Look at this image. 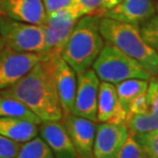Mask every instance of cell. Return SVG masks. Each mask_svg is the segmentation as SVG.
<instances>
[{
	"label": "cell",
	"instance_id": "6da1fadb",
	"mask_svg": "<svg viewBox=\"0 0 158 158\" xmlns=\"http://www.w3.org/2000/svg\"><path fill=\"white\" fill-rule=\"evenodd\" d=\"M57 57H43L25 77L0 93L19 99L42 122L61 120L63 112L55 83Z\"/></svg>",
	"mask_w": 158,
	"mask_h": 158
},
{
	"label": "cell",
	"instance_id": "7a4b0ae2",
	"mask_svg": "<svg viewBox=\"0 0 158 158\" xmlns=\"http://www.w3.org/2000/svg\"><path fill=\"white\" fill-rule=\"evenodd\" d=\"M100 19L96 15L81 16L61 50L60 55L76 73L90 69L103 48L105 40L100 34Z\"/></svg>",
	"mask_w": 158,
	"mask_h": 158
},
{
	"label": "cell",
	"instance_id": "3957f363",
	"mask_svg": "<svg viewBox=\"0 0 158 158\" xmlns=\"http://www.w3.org/2000/svg\"><path fill=\"white\" fill-rule=\"evenodd\" d=\"M99 30L106 42L139 61L152 77L157 76L158 53L143 39L139 26L102 16Z\"/></svg>",
	"mask_w": 158,
	"mask_h": 158
},
{
	"label": "cell",
	"instance_id": "277c9868",
	"mask_svg": "<svg viewBox=\"0 0 158 158\" xmlns=\"http://www.w3.org/2000/svg\"><path fill=\"white\" fill-rule=\"evenodd\" d=\"M92 69L100 81L113 85L129 79L150 80L152 77L139 61L106 41Z\"/></svg>",
	"mask_w": 158,
	"mask_h": 158
},
{
	"label": "cell",
	"instance_id": "5b68a950",
	"mask_svg": "<svg viewBox=\"0 0 158 158\" xmlns=\"http://www.w3.org/2000/svg\"><path fill=\"white\" fill-rule=\"evenodd\" d=\"M0 36L4 46L11 50L41 53L44 46L45 25L23 23L0 15Z\"/></svg>",
	"mask_w": 158,
	"mask_h": 158
},
{
	"label": "cell",
	"instance_id": "8992f818",
	"mask_svg": "<svg viewBox=\"0 0 158 158\" xmlns=\"http://www.w3.org/2000/svg\"><path fill=\"white\" fill-rule=\"evenodd\" d=\"M80 18L72 5L47 15L44 46L41 54L44 57H54L61 54L63 46Z\"/></svg>",
	"mask_w": 158,
	"mask_h": 158
},
{
	"label": "cell",
	"instance_id": "52a82bcc",
	"mask_svg": "<svg viewBox=\"0 0 158 158\" xmlns=\"http://www.w3.org/2000/svg\"><path fill=\"white\" fill-rule=\"evenodd\" d=\"M43 57L41 53L18 52L3 47L0 50V91L25 77Z\"/></svg>",
	"mask_w": 158,
	"mask_h": 158
},
{
	"label": "cell",
	"instance_id": "ba28073f",
	"mask_svg": "<svg viewBox=\"0 0 158 158\" xmlns=\"http://www.w3.org/2000/svg\"><path fill=\"white\" fill-rule=\"evenodd\" d=\"M100 80L93 69L77 73V90L72 113L97 122Z\"/></svg>",
	"mask_w": 158,
	"mask_h": 158
},
{
	"label": "cell",
	"instance_id": "9c48e42d",
	"mask_svg": "<svg viewBox=\"0 0 158 158\" xmlns=\"http://www.w3.org/2000/svg\"><path fill=\"white\" fill-rule=\"evenodd\" d=\"M129 136L126 124L110 123L97 124L93 145L94 158H117Z\"/></svg>",
	"mask_w": 158,
	"mask_h": 158
},
{
	"label": "cell",
	"instance_id": "30bf717a",
	"mask_svg": "<svg viewBox=\"0 0 158 158\" xmlns=\"http://www.w3.org/2000/svg\"><path fill=\"white\" fill-rule=\"evenodd\" d=\"M66 132L79 158H94L93 145L96 134V122L69 113L62 117Z\"/></svg>",
	"mask_w": 158,
	"mask_h": 158
},
{
	"label": "cell",
	"instance_id": "8fae6325",
	"mask_svg": "<svg viewBox=\"0 0 158 158\" xmlns=\"http://www.w3.org/2000/svg\"><path fill=\"white\" fill-rule=\"evenodd\" d=\"M39 133L54 158H79L62 119L41 122Z\"/></svg>",
	"mask_w": 158,
	"mask_h": 158
},
{
	"label": "cell",
	"instance_id": "7c38bea8",
	"mask_svg": "<svg viewBox=\"0 0 158 158\" xmlns=\"http://www.w3.org/2000/svg\"><path fill=\"white\" fill-rule=\"evenodd\" d=\"M127 114L118 100L115 86L101 81L97 101V122L126 124Z\"/></svg>",
	"mask_w": 158,
	"mask_h": 158
},
{
	"label": "cell",
	"instance_id": "4fadbf2b",
	"mask_svg": "<svg viewBox=\"0 0 158 158\" xmlns=\"http://www.w3.org/2000/svg\"><path fill=\"white\" fill-rule=\"evenodd\" d=\"M155 13L154 0H123L104 12L102 16L140 27Z\"/></svg>",
	"mask_w": 158,
	"mask_h": 158
},
{
	"label": "cell",
	"instance_id": "5bb4252c",
	"mask_svg": "<svg viewBox=\"0 0 158 158\" xmlns=\"http://www.w3.org/2000/svg\"><path fill=\"white\" fill-rule=\"evenodd\" d=\"M0 15L35 25H45L47 22L42 0H0Z\"/></svg>",
	"mask_w": 158,
	"mask_h": 158
},
{
	"label": "cell",
	"instance_id": "9a60e30c",
	"mask_svg": "<svg viewBox=\"0 0 158 158\" xmlns=\"http://www.w3.org/2000/svg\"><path fill=\"white\" fill-rule=\"evenodd\" d=\"M55 83L63 116L72 113L77 90V73L58 56L55 64Z\"/></svg>",
	"mask_w": 158,
	"mask_h": 158
},
{
	"label": "cell",
	"instance_id": "2e32d148",
	"mask_svg": "<svg viewBox=\"0 0 158 158\" xmlns=\"http://www.w3.org/2000/svg\"><path fill=\"white\" fill-rule=\"evenodd\" d=\"M39 134V124L27 119L0 116V135L15 142L25 143Z\"/></svg>",
	"mask_w": 158,
	"mask_h": 158
},
{
	"label": "cell",
	"instance_id": "e0dca14e",
	"mask_svg": "<svg viewBox=\"0 0 158 158\" xmlns=\"http://www.w3.org/2000/svg\"><path fill=\"white\" fill-rule=\"evenodd\" d=\"M0 116L27 119L37 124H40L42 122L22 101L15 97L3 95L1 93H0Z\"/></svg>",
	"mask_w": 158,
	"mask_h": 158
},
{
	"label": "cell",
	"instance_id": "ac0fdd59",
	"mask_svg": "<svg viewBox=\"0 0 158 158\" xmlns=\"http://www.w3.org/2000/svg\"><path fill=\"white\" fill-rule=\"evenodd\" d=\"M148 82H149V80L129 79L114 85L119 102L123 108L127 111V113H129V106L132 100L135 99L137 96L141 95V94L146 93L148 88Z\"/></svg>",
	"mask_w": 158,
	"mask_h": 158
},
{
	"label": "cell",
	"instance_id": "d6986e66",
	"mask_svg": "<svg viewBox=\"0 0 158 158\" xmlns=\"http://www.w3.org/2000/svg\"><path fill=\"white\" fill-rule=\"evenodd\" d=\"M126 126L130 135L152 132L158 129V114L151 111L142 114H129Z\"/></svg>",
	"mask_w": 158,
	"mask_h": 158
},
{
	"label": "cell",
	"instance_id": "ffe728a7",
	"mask_svg": "<svg viewBox=\"0 0 158 158\" xmlns=\"http://www.w3.org/2000/svg\"><path fill=\"white\" fill-rule=\"evenodd\" d=\"M13 158H54V156L44 140L41 137L36 136L22 143L18 153Z\"/></svg>",
	"mask_w": 158,
	"mask_h": 158
},
{
	"label": "cell",
	"instance_id": "44dd1931",
	"mask_svg": "<svg viewBox=\"0 0 158 158\" xmlns=\"http://www.w3.org/2000/svg\"><path fill=\"white\" fill-rule=\"evenodd\" d=\"M131 136L139 143L147 158H158V129L149 133Z\"/></svg>",
	"mask_w": 158,
	"mask_h": 158
},
{
	"label": "cell",
	"instance_id": "7402d4cb",
	"mask_svg": "<svg viewBox=\"0 0 158 158\" xmlns=\"http://www.w3.org/2000/svg\"><path fill=\"white\" fill-rule=\"evenodd\" d=\"M140 32L145 42L158 53V13L140 26Z\"/></svg>",
	"mask_w": 158,
	"mask_h": 158
},
{
	"label": "cell",
	"instance_id": "603a6c76",
	"mask_svg": "<svg viewBox=\"0 0 158 158\" xmlns=\"http://www.w3.org/2000/svg\"><path fill=\"white\" fill-rule=\"evenodd\" d=\"M117 158H147L139 143L134 139L133 136H129L123 146L120 149Z\"/></svg>",
	"mask_w": 158,
	"mask_h": 158
},
{
	"label": "cell",
	"instance_id": "cb8c5ba5",
	"mask_svg": "<svg viewBox=\"0 0 158 158\" xmlns=\"http://www.w3.org/2000/svg\"><path fill=\"white\" fill-rule=\"evenodd\" d=\"M148 110L158 114V77H151L146 91Z\"/></svg>",
	"mask_w": 158,
	"mask_h": 158
},
{
	"label": "cell",
	"instance_id": "d4e9b609",
	"mask_svg": "<svg viewBox=\"0 0 158 158\" xmlns=\"http://www.w3.org/2000/svg\"><path fill=\"white\" fill-rule=\"evenodd\" d=\"M103 0H75L72 6L80 16L93 15L99 8Z\"/></svg>",
	"mask_w": 158,
	"mask_h": 158
},
{
	"label": "cell",
	"instance_id": "484cf974",
	"mask_svg": "<svg viewBox=\"0 0 158 158\" xmlns=\"http://www.w3.org/2000/svg\"><path fill=\"white\" fill-rule=\"evenodd\" d=\"M21 147V143L15 142L0 135V158H13Z\"/></svg>",
	"mask_w": 158,
	"mask_h": 158
},
{
	"label": "cell",
	"instance_id": "4316f807",
	"mask_svg": "<svg viewBox=\"0 0 158 158\" xmlns=\"http://www.w3.org/2000/svg\"><path fill=\"white\" fill-rule=\"evenodd\" d=\"M148 104L146 99V93L137 96L132 100L129 106V114H142L148 112Z\"/></svg>",
	"mask_w": 158,
	"mask_h": 158
},
{
	"label": "cell",
	"instance_id": "83f0119b",
	"mask_svg": "<svg viewBox=\"0 0 158 158\" xmlns=\"http://www.w3.org/2000/svg\"><path fill=\"white\" fill-rule=\"evenodd\" d=\"M46 15L54 12L59 9L69 7L73 3L75 0H42Z\"/></svg>",
	"mask_w": 158,
	"mask_h": 158
},
{
	"label": "cell",
	"instance_id": "f1b7e54d",
	"mask_svg": "<svg viewBox=\"0 0 158 158\" xmlns=\"http://www.w3.org/2000/svg\"><path fill=\"white\" fill-rule=\"evenodd\" d=\"M123 0H103L102 3L100 4L99 8L97 9V10L93 13V15H96L98 16H102L103 13L107 11L108 9L114 7L115 5L118 4L119 2H122Z\"/></svg>",
	"mask_w": 158,
	"mask_h": 158
},
{
	"label": "cell",
	"instance_id": "f546056e",
	"mask_svg": "<svg viewBox=\"0 0 158 158\" xmlns=\"http://www.w3.org/2000/svg\"><path fill=\"white\" fill-rule=\"evenodd\" d=\"M3 47H4V44H3V41H2V39H1V36H0V50H1Z\"/></svg>",
	"mask_w": 158,
	"mask_h": 158
},
{
	"label": "cell",
	"instance_id": "4dcf8cb0",
	"mask_svg": "<svg viewBox=\"0 0 158 158\" xmlns=\"http://www.w3.org/2000/svg\"><path fill=\"white\" fill-rule=\"evenodd\" d=\"M155 9H156V12L158 13V1L156 2V4H155Z\"/></svg>",
	"mask_w": 158,
	"mask_h": 158
},
{
	"label": "cell",
	"instance_id": "1f68e13d",
	"mask_svg": "<svg viewBox=\"0 0 158 158\" xmlns=\"http://www.w3.org/2000/svg\"><path fill=\"white\" fill-rule=\"evenodd\" d=\"M157 77H158V73H157Z\"/></svg>",
	"mask_w": 158,
	"mask_h": 158
}]
</instances>
